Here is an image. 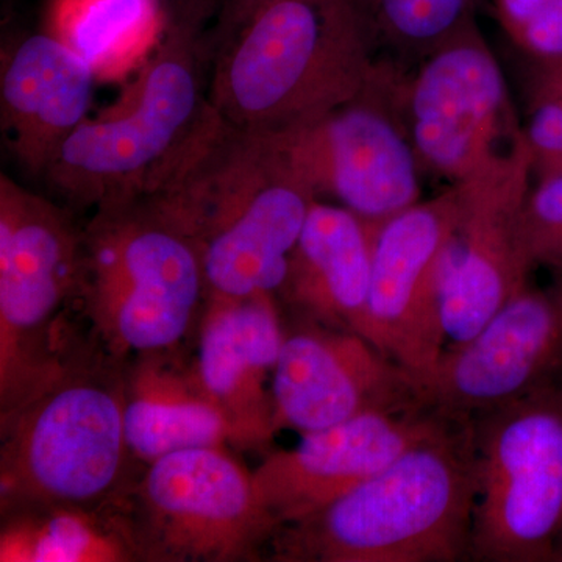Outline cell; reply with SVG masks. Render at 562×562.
<instances>
[{"label": "cell", "mask_w": 562, "mask_h": 562, "mask_svg": "<svg viewBox=\"0 0 562 562\" xmlns=\"http://www.w3.org/2000/svg\"><path fill=\"white\" fill-rule=\"evenodd\" d=\"M554 562H562V536L560 539V543H558L557 557H554Z\"/></svg>", "instance_id": "25"}, {"label": "cell", "mask_w": 562, "mask_h": 562, "mask_svg": "<svg viewBox=\"0 0 562 562\" xmlns=\"http://www.w3.org/2000/svg\"><path fill=\"white\" fill-rule=\"evenodd\" d=\"M149 465L132 501L146 560H246L276 530L254 476L221 447L166 454Z\"/></svg>", "instance_id": "9"}, {"label": "cell", "mask_w": 562, "mask_h": 562, "mask_svg": "<svg viewBox=\"0 0 562 562\" xmlns=\"http://www.w3.org/2000/svg\"><path fill=\"white\" fill-rule=\"evenodd\" d=\"M454 225L449 210L409 206L384 222L373 244L368 339L414 379L447 347L441 262Z\"/></svg>", "instance_id": "13"}, {"label": "cell", "mask_w": 562, "mask_h": 562, "mask_svg": "<svg viewBox=\"0 0 562 562\" xmlns=\"http://www.w3.org/2000/svg\"><path fill=\"white\" fill-rule=\"evenodd\" d=\"M522 29L532 49L562 55V0H547L541 11Z\"/></svg>", "instance_id": "22"}, {"label": "cell", "mask_w": 562, "mask_h": 562, "mask_svg": "<svg viewBox=\"0 0 562 562\" xmlns=\"http://www.w3.org/2000/svg\"><path fill=\"white\" fill-rule=\"evenodd\" d=\"M262 2V0H239L238 5H236L235 14L241 13V11L249 9V7L255 5V3Z\"/></svg>", "instance_id": "24"}, {"label": "cell", "mask_w": 562, "mask_h": 562, "mask_svg": "<svg viewBox=\"0 0 562 562\" xmlns=\"http://www.w3.org/2000/svg\"><path fill=\"white\" fill-rule=\"evenodd\" d=\"M376 233L349 209L313 203L280 290L303 321L368 339Z\"/></svg>", "instance_id": "17"}, {"label": "cell", "mask_w": 562, "mask_h": 562, "mask_svg": "<svg viewBox=\"0 0 562 562\" xmlns=\"http://www.w3.org/2000/svg\"><path fill=\"white\" fill-rule=\"evenodd\" d=\"M272 397L276 430L302 435L425 403L412 373L364 336L308 321L284 333Z\"/></svg>", "instance_id": "12"}, {"label": "cell", "mask_w": 562, "mask_h": 562, "mask_svg": "<svg viewBox=\"0 0 562 562\" xmlns=\"http://www.w3.org/2000/svg\"><path fill=\"white\" fill-rule=\"evenodd\" d=\"M303 165L322 160L333 192L362 220H382L412 206L417 195L412 151L390 122L362 106L328 114L290 133Z\"/></svg>", "instance_id": "16"}, {"label": "cell", "mask_w": 562, "mask_h": 562, "mask_svg": "<svg viewBox=\"0 0 562 562\" xmlns=\"http://www.w3.org/2000/svg\"><path fill=\"white\" fill-rule=\"evenodd\" d=\"M313 184L290 136L235 127L206 102L146 194L191 236L209 297L246 299L283 286Z\"/></svg>", "instance_id": "1"}, {"label": "cell", "mask_w": 562, "mask_h": 562, "mask_svg": "<svg viewBox=\"0 0 562 562\" xmlns=\"http://www.w3.org/2000/svg\"><path fill=\"white\" fill-rule=\"evenodd\" d=\"M461 419L419 403L305 432L294 449L269 454L251 472L258 501L277 530L338 501Z\"/></svg>", "instance_id": "11"}, {"label": "cell", "mask_w": 562, "mask_h": 562, "mask_svg": "<svg viewBox=\"0 0 562 562\" xmlns=\"http://www.w3.org/2000/svg\"><path fill=\"white\" fill-rule=\"evenodd\" d=\"M125 386L98 369L61 371L2 413V513L81 505L120 494Z\"/></svg>", "instance_id": "5"}, {"label": "cell", "mask_w": 562, "mask_h": 562, "mask_svg": "<svg viewBox=\"0 0 562 562\" xmlns=\"http://www.w3.org/2000/svg\"><path fill=\"white\" fill-rule=\"evenodd\" d=\"M416 383L427 405L464 419L562 387V280L524 286Z\"/></svg>", "instance_id": "10"}, {"label": "cell", "mask_w": 562, "mask_h": 562, "mask_svg": "<svg viewBox=\"0 0 562 562\" xmlns=\"http://www.w3.org/2000/svg\"><path fill=\"white\" fill-rule=\"evenodd\" d=\"M206 295L201 255L157 199L94 211L85 227L80 305L111 357H151L183 341Z\"/></svg>", "instance_id": "3"}, {"label": "cell", "mask_w": 562, "mask_h": 562, "mask_svg": "<svg viewBox=\"0 0 562 562\" xmlns=\"http://www.w3.org/2000/svg\"><path fill=\"white\" fill-rule=\"evenodd\" d=\"M475 497L472 425L461 419L268 543L280 562L471 561Z\"/></svg>", "instance_id": "2"}, {"label": "cell", "mask_w": 562, "mask_h": 562, "mask_svg": "<svg viewBox=\"0 0 562 562\" xmlns=\"http://www.w3.org/2000/svg\"><path fill=\"white\" fill-rule=\"evenodd\" d=\"M195 380L224 414L232 439L265 442L276 432L272 380L284 333L272 294L209 297Z\"/></svg>", "instance_id": "14"}, {"label": "cell", "mask_w": 562, "mask_h": 562, "mask_svg": "<svg viewBox=\"0 0 562 562\" xmlns=\"http://www.w3.org/2000/svg\"><path fill=\"white\" fill-rule=\"evenodd\" d=\"M158 18L160 0H60L55 35L98 72L140 49Z\"/></svg>", "instance_id": "21"}, {"label": "cell", "mask_w": 562, "mask_h": 562, "mask_svg": "<svg viewBox=\"0 0 562 562\" xmlns=\"http://www.w3.org/2000/svg\"><path fill=\"white\" fill-rule=\"evenodd\" d=\"M85 228L68 210L0 177L2 413L65 368L61 321L80 302Z\"/></svg>", "instance_id": "7"}, {"label": "cell", "mask_w": 562, "mask_h": 562, "mask_svg": "<svg viewBox=\"0 0 562 562\" xmlns=\"http://www.w3.org/2000/svg\"><path fill=\"white\" fill-rule=\"evenodd\" d=\"M95 69L55 33H31L3 54L0 114L18 161L43 176L90 114Z\"/></svg>", "instance_id": "15"}, {"label": "cell", "mask_w": 562, "mask_h": 562, "mask_svg": "<svg viewBox=\"0 0 562 562\" xmlns=\"http://www.w3.org/2000/svg\"><path fill=\"white\" fill-rule=\"evenodd\" d=\"M146 560L132 505L103 498L81 505H35L3 513L2 562Z\"/></svg>", "instance_id": "18"}, {"label": "cell", "mask_w": 562, "mask_h": 562, "mask_svg": "<svg viewBox=\"0 0 562 562\" xmlns=\"http://www.w3.org/2000/svg\"><path fill=\"white\" fill-rule=\"evenodd\" d=\"M353 0H262L233 16L217 54L209 105L244 131L310 127L341 92L339 50Z\"/></svg>", "instance_id": "4"}, {"label": "cell", "mask_w": 562, "mask_h": 562, "mask_svg": "<svg viewBox=\"0 0 562 562\" xmlns=\"http://www.w3.org/2000/svg\"><path fill=\"white\" fill-rule=\"evenodd\" d=\"M530 135L532 143L541 149L562 151V106L549 103L536 111Z\"/></svg>", "instance_id": "23"}, {"label": "cell", "mask_w": 562, "mask_h": 562, "mask_svg": "<svg viewBox=\"0 0 562 562\" xmlns=\"http://www.w3.org/2000/svg\"><path fill=\"white\" fill-rule=\"evenodd\" d=\"M202 79L194 32L173 25L132 85L127 102L81 122L44 179L77 209L95 211L146 194L201 120L209 102Z\"/></svg>", "instance_id": "6"}, {"label": "cell", "mask_w": 562, "mask_h": 562, "mask_svg": "<svg viewBox=\"0 0 562 562\" xmlns=\"http://www.w3.org/2000/svg\"><path fill=\"white\" fill-rule=\"evenodd\" d=\"M503 95L501 70L475 47H454L436 57L414 90V138L441 168L460 165Z\"/></svg>", "instance_id": "19"}, {"label": "cell", "mask_w": 562, "mask_h": 562, "mask_svg": "<svg viewBox=\"0 0 562 562\" xmlns=\"http://www.w3.org/2000/svg\"><path fill=\"white\" fill-rule=\"evenodd\" d=\"M124 427L131 453L149 464L166 454L221 447L232 439L224 414L198 380L183 382L147 366L125 387Z\"/></svg>", "instance_id": "20"}, {"label": "cell", "mask_w": 562, "mask_h": 562, "mask_svg": "<svg viewBox=\"0 0 562 562\" xmlns=\"http://www.w3.org/2000/svg\"><path fill=\"white\" fill-rule=\"evenodd\" d=\"M471 561L554 562L562 536V387L471 417Z\"/></svg>", "instance_id": "8"}]
</instances>
